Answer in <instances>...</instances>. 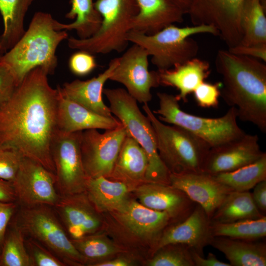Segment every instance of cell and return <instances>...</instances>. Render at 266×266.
<instances>
[{
	"label": "cell",
	"mask_w": 266,
	"mask_h": 266,
	"mask_svg": "<svg viewBox=\"0 0 266 266\" xmlns=\"http://www.w3.org/2000/svg\"><path fill=\"white\" fill-rule=\"evenodd\" d=\"M147 264L149 266H194L191 249L181 244H171L157 250Z\"/></svg>",
	"instance_id": "obj_36"
},
{
	"label": "cell",
	"mask_w": 266,
	"mask_h": 266,
	"mask_svg": "<svg viewBox=\"0 0 266 266\" xmlns=\"http://www.w3.org/2000/svg\"><path fill=\"white\" fill-rule=\"evenodd\" d=\"M70 11L66 17L75 20L70 24H63L56 20L55 29L57 31L75 30L79 38L86 39L94 35L100 27L102 18L95 9L93 0H70Z\"/></svg>",
	"instance_id": "obj_30"
},
{
	"label": "cell",
	"mask_w": 266,
	"mask_h": 266,
	"mask_svg": "<svg viewBox=\"0 0 266 266\" xmlns=\"http://www.w3.org/2000/svg\"><path fill=\"white\" fill-rule=\"evenodd\" d=\"M128 135L121 124L103 133L97 129L82 132L80 150L87 177H110L123 142Z\"/></svg>",
	"instance_id": "obj_12"
},
{
	"label": "cell",
	"mask_w": 266,
	"mask_h": 266,
	"mask_svg": "<svg viewBox=\"0 0 266 266\" xmlns=\"http://www.w3.org/2000/svg\"><path fill=\"white\" fill-rule=\"evenodd\" d=\"M215 67L222 82L221 95L238 118L266 132V65L256 58L219 50Z\"/></svg>",
	"instance_id": "obj_2"
},
{
	"label": "cell",
	"mask_w": 266,
	"mask_h": 266,
	"mask_svg": "<svg viewBox=\"0 0 266 266\" xmlns=\"http://www.w3.org/2000/svg\"><path fill=\"white\" fill-rule=\"evenodd\" d=\"M94 4L102 18L100 28L88 38L68 37V47L92 54L126 50L131 23L138 12L137 0H96Z\"/></svg>",
	"instance_id": "obj_7"
},
{
	"label": "cell",
	"mask_w": 266,
	"mask_h": 266,
	"mask_svg": "<svg viewBox=\"0 0 266 266\" xmlns=\"http://www.w3.org/2000/svg\"><path fill=\"white\" fill-rule=\"evenodd\" d=\"M244 0H192L187 14L194 26H211L228 48L242 38L241 16Z\"/></svg>",
	"instance_id": "obj_11"
},
{
	"label": "cell",
	"mask_w": 266,
	"mask_h": 266,
	"mask_svg": "<svg viewBox=\"0 0 266 266\" xmlns=\"http://www.w3.org/2000/svg\"><path fill=\"white\" fill-rule=\"evenodd\" d=\"M12 183L17 200L23 206H54L60 197L56 190L55 174L26 157Z\"/></svg>",
	"instance_id": "obj_14"
},
{
	"label": "cell",
	"mask_w": 266,
	"mask_h": 266,
	"mask_svg": "<svg viewBox=\"0 0 266 266\" xmlns=\"http://www.w3.org/2000/svg\"><path fill=\"white\" fill-rule=\"evenodd\" d=\"M257 134L245 133L223 145L210 149L203 172L215 175L229 172L253 163L265 152L260 148Z\"/></svg>",
	"instance_id": "obj_15"
},
{
	"label": "cell",
	"mask_w": 266,
	"mask_h": 266,
	"mask_svg": "<svg viewBox=\"0 0 266 266\" xmlns=\"http://www.w3.org/2000/svg\"><path fill=\"white\" fill-rule=\"evenodd\" d=\"M71 241L86 260L103 258L119 251L117 246L101 235L92 234Z\"/></svg>",
	"instance_id": "obj_35"
},
{
	"label": "cell",
	"mask_w": 266,
	"mask_h": 266,
	"mask_svg": "<svg viewBox=\"0 0 266 266\" xmlns=\"http://www.w3.org/2000/svg\"><path fill=\"white\" fill-rule=\"evenodd\" d=\"M81 193L60 195L54 206L72 239L92 234L101 226L100 220L88 201L89 199Z\"/></svg>",
	"instance_id": "obj_19"
},
{
	"label": "cell",
	"mask_w": 266,
	"mask_h": 266,
	"mask_svg": "<svg viewBox=\"0 0 266 266\" xmlns=\"http://www.w3.org/2000/svg\"><path fill=\"white\" fill-rule=\"evenodd\" d=\"M209 245L223 253L231 266H266V244L263 241L213 236Z\"/></svg>",
	"instance_id": "obj_25"
},
{
	"label": "cell",
	"mask_w": 266,
	"mask_h": 266,
	"mask_svg": "<svg viewBox=\"0 0 266 266\" xmlns=\"http://www.w3.org/2000/svg\"><path fill=\"white\" fill-rule=\"evenodd\" d=\"M23 157L16 147L0 144V178L12 182Z\"/></svg>",
	"instance_id": "obj_37"
},
{
	"label": "cell",
	"mask_w": 266,
	"mask_h": 266,
	"mask_svg": "<svg viewBox=\"0 0 266 266\" xmlns=\"http://www.w3.org/2000/svg\"><path fill=\"white\" fill-rule=\"evenodd\" d=\"M212 236L257 240L266 236V216L228 223H211Z\"/></svg>",
	"instance_id": "obj_33"
},
{
	"label": "cell",
	"mask_w": 266,
	"mask_h": 266,
	"mask_svg": "<svg viewBox=\"0 0 266 266\" xmlns=\"http://www.w3.org/2000/svg\"><path fill=\"white\" fill-rule=\"evenodd\" d=\"M135 194L139 202L150 209L165 211L180 221L193 210L197 203L184 192L170 184L147 182L138 186Z\"/></svg>",
	"instance_id": "obj_18"
},
{
	"label": "cell",
	"mask_w": 266,
	"mask_h": 266,
	"mask_svg": "<svg viewBox=\"0 0 266 266\" xmlns=\"http://www.w3.org/2000/svg\"><path fill=\"white\" fill-rule=\"evenodd\" d=\"M266 8L261 0H244L241 24L243 36L239 44H266Z\"/></svg>",
	"instance_id": "obj_31"
},
{
	"label": "cell",
	"mask_w": 266,
	"mask_h": 266,
	"mask_svg": "<svg viewBox=\"0 0 266 266\" xmlns=\"http://www.w3.org/2000/svg\"><path fill=\"white\" fill-rule=\"evenodd\" d=\"M180 6L187 14L192 0H171Z\"/></svg>",
	"instance_id": "obj_48"
},
{
	"label": "cell",
	"mask_w": 266,
	"mask_h": 266,
	"mask_svg": "<svg viewBox=\"0 0 266 266\" xmlns=\"http://www.w3.org/2000/svg\"><path fill=\"white\" fill-rule=\"evenodd\" d=\"M132 262L124 258H117L111 261L98 263L93 265L94 266H129L132 265Z\"/></svg>",
	"instance_id": "obj_47"
},
{
	"label": "cell",
	"mask_w": 266,
	"mask_h": 266,
	"mask_svg": "<svg viewBox=\"0 0 266 266\" xmlns=\"http://www.w3.org/2000/svg\"><path fill=\"white\" fill-rule=\"evenodd\" d=\"M221 87V82L212 84L204 81L200 83L193 92L197 104L204 108L216 107Z\"/></svg>",
	"instance_id": "obj_39"
},
{
	"label": "cell",
	"mask_w": 266,
	"mask_h": 266,
	"mask_svg": "<svg viewBox=\"0 0 266 266\" xmlns=\"http://www.w3.org/2000/svg\"><path fill=\"white\" fill-rule=\"evenodd\" d=\"M35 0H0L4 29L0 36V56L11 49L24 34V19Z\"/></svg>",
	"instance_id": "obj_28"
},
{
	"label": "cell",
	"mask_w": 266,
	"mask_h": 266,
	"mask_svg": "<svg viewBox=\"0 0 266 266\" xmlns=\"http://www.w3.org/2000/svg\"><path fill=\"white\" fill-rule=\"evenodd\" d=\"M58 91L57 123L58 129L66 133L82 132L89 129L110 130L121 124L114 117H105L85 108Z\"/></svg>",
	"instance_id": "obj_20"
},
{
	"label": "cell",
	"mask_w": 266,
	"mask_h": 266,
	"mask_svg": "<svg viewBox=\"0 0 266 266\" xmlns=\"http://www.w3.org/2000/svg\"><path fill=\"white\" fill-rule=\"evenodd\" d=\"M147 51L133 44L119 57V63L109 80L120 83L137 102L148 103L152 88L160 84L157 71H149Z\"/></svg>",
	"instance_id": "obj_13"
},
{
	"label": "cell",
	"mask_w": 266,
	"mask_h": 266,
	"mask_svg": "<svg viewBox=\"0 0 266 266\" xmlns=\"http://www.w3.org/2000/svg\"><path fill=\"white\" fill-rule=\"evenodd\" d=\"M170 185L202 207L210 219L226 196L233 191L214 175L204 172L170 174Z\"/></svg>",
	"instance_id": "obj_16"
},
{
	"label": "cell",
	"mask_w": 266,
	"mask_h": 266,
	"mask_svg": "<svg viewBox=\"0 0 266 266\" xmlns=\"http://www.w3.org/2000/svg\"><path fill=\"white\" fill-rule=\"evenodd\" d=\"M82 132L66 133L57 130L51 145L56 186L61 195L82 193L87 176L81 154Z\"/></svg>",
	"instance_id": "obj_10"
},
{
	"label": "cell",
	"mask_w": 266,
	"mask_h": 266,
	"mask_svg": "<svg viewBox=\"0 0 266 266\" xmlns=\"http://www.w3.org/2000/svg\"><path fill=\"white\" fill-rule=\"evenodd\" d=\"M48 75L40 67L30 71L0 108V144L16 147L55 174L51 145L58 130V91Z\"/></svg>",
	"instance_id": "obj_1"
},
{
	"label": "cell",
	"mask_w": 266,
	"mask_h": 266,
	"mask_svg": "<svg viewBox=\"0 0 266 266\" xmlns=\"http://www.w3.org/2000/svg\"><path fill=\"white\" fill-rule=\"evenodd\" d=\"M97 66L93 54L85 51L79 50L69 58L68 67L70 71L78 76H86Z\"/></svg>",
	"instance_id": "obj_40"
},
{
	"label": "cell",
	"mask_w": 266,
	"mask_h": 266,
	"mask_svg": "<svg viewBox=\"0 0 266 266\" xmlns=\"http://www.w3.org/2000/svg\"><path fill=\"white\" fill-rule=\"evenodd\" d=\"M32 266H64L66 264L34 238L27 242Z\"/></svg>",
	"instance_id": "obj_38"
},
{
	"label": "cell",
	"mask_w": 266,
	"mask_h": 266,
	"mask_svg": "<svg viewBox=\"0 0 266 266\" xmlns=\"http://www.w3.org/2000/svg\"><path fill=\"white\" fill-rule=\"evenodd\" d=\"M206 33L219 35L216 29L211 26L179 27L171 24L152 34L130 30L127 40L144 48L151 56L152 64L158 70H164L195 58L199 46L197 42L190 37Z\"/></svg>",
	"instance_id": "obj_6"
},
{
	"label": "cell",
	"mask_w": 266,
	"mask_h": 266,
	"mask_svg": "<svg viewBox=\"0 0 266 266\" xmlns=\"http://www.w3.org/2000/svg\"><path fill=\"white\" fill-rule=\"evenodd\" d=\"M213 175L233 191H249L266 180V153L256 161L235 170Z\"/></svg>",
	"instance_id": "obj_32"
},
{
	"label": "cell",
	"mask_w": 266,
	"mask_h": 266,
	"mask_svg": "<svg viewBox=\"0 0 266 266\" xmlns=\"http://www.w3.org/2000/svg\"><path fill=\"white\" fill-rule=\"evenodd\" d=\"M50 14L36 12L29 28L15 45L1 56L0 62L13 73L19 85L32 70L40 67L48 74H53L57 66V48L67 39L66 30L57 31Z\"/></svg>",
	"instance_id": "obj_3"
},
{
	"label": "cell",
	"mask_w": 266,
	"mask_h": 266,
	"mask_svg": "<svg viewBox=\"0 0 266 266\" xmlns=\"http://www.w3.org/2000/svg\"><path fill=\"white\" fill-rule=\"evenodd\" d=\"M191 253L194 266H231L230 263L218 260L212 253H208L206 258L191 249Z\"/></svg>",
	"instance_id": "obj_45"
},
{
	"label": "cell",
	"mask_w": 266,
	"mask_h": 266,
	"mask_svg": "<svg viewBox=\"0 0 266 266\" xmlns=\"http://www.w3.org/2000/svg\"><path fill=\"white\" fill-rule=\"evenodd\" d=\"M231 53L258 59L263 62L266 61V44L244 45L238 44L228 48Z\"/></svg>",
	"instance_id": "obj_42"
},
{
	"label": "cell",
	"mask_w": 266,
	"mask_h": 266,
	"mask_svg": "<svg viewBox=\"0 0 266 266\" xmlns=\"http://www.w3.org/2000/svg\"><path fill=\"white\" fill-rule=\"evenodd\" d=\"M211 221L206 212L197 204L183 220L166 229L156 245V250L171 244H181L203 256V248L213 237Z\"/></svg>",
	"instance_id": "obj_17"
},
{
	"label": "cell",
	"mask_w": 266,
	"mask_h": 266,
	"mask_svg": "<svg viewBox=\"0 0 266 266\" xmlns=\"http://www.w3.org/2000/svg\"><path fill=\"white\" fill-rule=\"evenodd\" d=\"M1 56H0V59Z\"/></svg>",
	"instance_id": "obj_50"
},
{
	"label": "cell",
	"mask_w": 266,
	"mask_h": 266,
	"mask_svg": "<svg viewBox=\"0 0 266 266\" xmlns=\"http://www.w3.org/2000/svg\"><path fill=\"white\" fill-rule=\"evenodd\" d=\"M154 130L159 154L170 174L203 172L211 147L205 141L180 127L166 125L157 118L148 103L142 106Z\"/></svg>",
	"instance_id": "obj_5"
},
{
	"label": "cell",
	"mask_w": 266,
	"mask_h": 266,
	"mask_svg": "<svg viewBox=\"0 0 266 266\" xmlns=\"http://www.w3.org/2000/svg\"><path fill=\"white\" fill-rule=\"evenodd\" d=\"M253 189L251 193L252 200L257 208L264 215L266 211V180L257 184Z\"/></svg>",
	"instance_id": "obj_44"
},
{
	"label": "cell",
	"mask_w": 266,
	"mask_h": 266,
	"mask_svg": "<svg viewBox=\"0 0 266 266\" xmlns=\"http://www.w3.org/2000/svg\"><path fill=\"white\" fill-rule=\"evenodd\" d=\"M103 93L109 101L111 113L147 155L146 182L170 184V173L159 154L154 130L147 116L140 111L137 101L123 88H105Z\"/></svg>",
	"instance_id": "obj_4"
},
{
	"label": "cell",
	"mask_w": 266,
	"mask_h": 266,
	"mask_svg": "<svg viewBox=\"0 0 266 266\" xmlns=\"http://www.w3.org/2000/svg\"><path fill=\"white\" fill-rule=\"evenodd\" d=\"M119 63V57L113 59L108 67L97 77L87 80H74L60 87L62 93L69 100L98 114L113 117L109 107L103 102V86Z\"/></svg>",
	"instance_id": "obj_21"
},
{
	"label": "cell",
	"mask_w": 266,
	"mask_h": 266,
	"mask_svg": "<svg viewBox=\"0 0 266 266\" xmlns=\"http://www.w3.org/2000/svg\"><path fill=\"white\" fill-rule=\"evenodd\" d=\"M265 216L257 208L249 191H232L210 219L211 223H228Z\"/></svg>",
	"instance_id": "obj_29"
},
{
	"label": "cell",
	"mask_w": 266,
	"mask_h": 266,
	"mask_svg": "<svg viewBox=\"0 0 266 266\" xmlns=\"http://www.w3.org/2000/svg\"><path fill=\"white\" fill-rule=\"evenodd\" d=\"M15 208V202H0V253L5 237L7 225Z\"/></svg>",
	"instance_id": "obj_43"
},
{
	"label": "cell",
	"mask_w": 266,
	"mask_h": 266,
	"mask_svg": "<svg viewBox=\"0 0 266 266\" xmlns=\"http://www.w3.org/2000/svg\"><path fill=\"white\" fill-rule=\"evenodd\" d=\"M148 159L145 151L127 135L122 144L110 177L127 183L146 182Z\"/></svg>",
	"instance_id": "obj_26"
},
{
	"label": "cell",
	"mask_w": 266,
	"mask_h": 266,
	"mask_svg": "<svg viewBox=\"0 0 266 266\" xmlns=\"http://www.w3.org/2000/svg\"><path fill=\"white\" fill-rule=\"evenodd\" d=\"M118 213L119 220L130 232L142 238L156 240L157 243L172 219L165 211L150 209L135 201H129Z\"/></svg>",
	"instance_id": "obj_23"
},
{
	"label": "cell",
	"mask_w": 266,
	"mask_h": 266,
	"mask_svg": "<svg viewBox=\"0 0 266 266\" xmlns=\"http://www.w3.org/2000/svg\"><path fill=\"white\" fill-rule=\"evenodd\" d=\"M159 108L153 111L159 119L180 127L200 137L212 147H217L240 137L246 133L237 122L236 108L232 106L223 116L206 118L191 114L180 107L176 96L158 92Z\"/></svg>",
	"instance_id": "obj_8"
},
{
	"label": "cell",
	"mask_w": 266,
	"mask_h": 266,
	"mask_svg": "<svg viewBox=\"0 0 266 266\" xmlns=\"http://www.w3.org/2000/svg\"><path fill=\"white\" fill-rule=\"evenodd\" d=\"M137 14L131 23V30L152 34L165 27L183 21V10L171 0H136Z\"/></svg>",
	"instance_id": "obj_22"
},
{
	"label": "cell",
	"mask_w": 266,
	"mask_h": 266,
	"mask_svg": "<svg viewBox=\"0 0 266 266\" xmlns=\"http://www.w3.org/2000/svg\"><path fill=\"white\" fill-rule=\"evenodd\" d=\"M0 266H32L24 232L18 225L5 236L0 253Z\"/></svg>",
	"instance_id": "obj_34"
},
{
	"label": "cell",
	"mask_w": 266,
	"mask_h": 266,
	"mask_svg": "<svg viewBox=\"0 0 266 266\" xmlns=\"http://www.w3.org/2000/svg\"><path fill=\"white\" fill-rule=\"evenodd\" d=\"M157 72L160 84L175 88L179 91L177 99L186 102L187 96L208 77L210 68L207 61L195 57L172 68Z\"/></svg>",
	"instance_id": "obj_24"
},
{
	"label": "cell",
	"mask_w": 266,
	"mask_h": 266,
	"mask_svg": "<svg viewBox=\"0 0 266 266\" xmlns=\"http://www.w3.org/2000/svg\"><path fill=\"white\" fill-rule=\"evenodd\" d=\"M128 189L126 183L104 176L87 177L85 184L89 200L101 211H121L129 202Z\"/></svg>",
	"instance_id": "obj_27"
},
{
	"label": "cell",
	"mask_w": 266,
	"mask_h": 266,
	"mask_svg": "<svg viewBox=\"0 0 266 266\" xmlns=\"http://www.w3.org/2000/svg\"><path fill=\"white\" fill-rule=\"evenodd\" d=\"M16 200L12 183L0 178V202H15Z\"/></svg>",
	"instance_id": "obj_46"
},
{
	"label": "cell",
	"mask_w": 266,
	"mask_h": 266,
	"mask_svg": "<svg viewBox=\"0 0 266 266\" xmlns=\"http://www.w3.org/2000/svg\"><path fill=\"white\" fill-rule=\"evenodd\" d=\"M19 221L18 226L24 233L42 243L66 264L80 265L86 261L48 205L23 206Z\"/></svg>",
	"instance_id": "obj_9"
},
{
	"label": "cell",
	"mask_w": 266,
	"mask_h": 266,
	"mask_svg": "<svg viewBox=\"0 0 266 266\" xmlns=\"http://www.w3.org/2000/svg\"><path fill=\"white\" fill-rule=\"evenodd\" d=\"M261 0L264 7L266 8V0Z\"/></svg>",
	"instance_id": "obj_49"
},
{
	"label": "cell",
	"mask_w": 266,
	"mask_h": 266,
	"mask_svg": "<svg viewBox=\"0 0 266 266\" xmlns=\"http://www.w3.org/2000/svg\"><path fill=\"white\" fill-rule=\"evenodd\" d=\"M18 85L11 70L0 62V108L9 101Z\"/></svg>",
	"instance_id": "obj_41"
}]
</instances>
